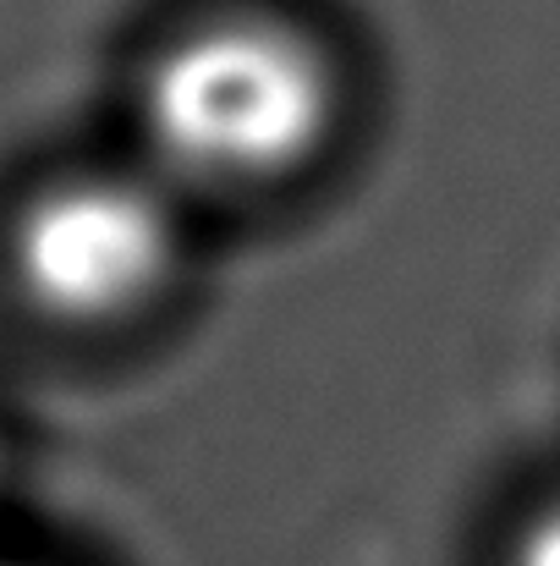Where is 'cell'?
<instances>
[{
    "label": "cell",
    "instance_id": "7a4b0ae2",
    "mask_svg": "<svg viewBox=\"0 0 560 566\" xmlns=\"http://www.w3.org/2000/svg\"><path fill=\"white\" fill-rule=\"evenodd\" d=\"M182 192L149 166L66 171L11 220V281L61 331H121L182 275Z\"/></svg>",
    "mask_w": 560,
    "mask_h": 566
},
{
    "label": "cell",
    "instance_id": "3957f363",
    "mask_svg": "<svg viewBox=\"0 0 560 566\" xmlns=\"http://www.w3.org/2000/svg\"><path fill=\"white\" fill-rule=\"evenodd\" d=\"M506 566H560V495L545 501V506L511 534Z\"/></svg>",
    "mask_w": 560,
    "mask_h": 566
},
{
    "label": "cell",
    "instance_id": "6da1fadb",
    "mask_svg": "<svg viewBox=\"0 0 560 566\" xmlns=\"http://www.w3.org/2000/svg\"><path fill=\"white\" fill-rule=\"evenodd\" d=\"M347 77L330 44L281 11L225 6L182 22L138 77L149 171L177 192H270L330 155Z\"/></svg>",
    "mask_w": 560,
    "mask_h": 566
}]
</instances>
